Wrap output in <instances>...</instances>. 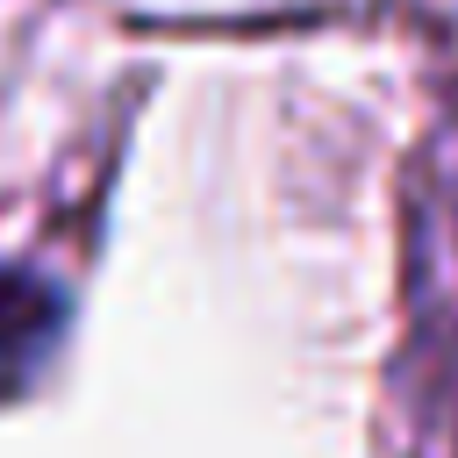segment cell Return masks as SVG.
<instances>
[{
    "label": "cell",
    "instance_id": "1",
    "mask_svg": "<svg viewBox=\"0 0 458 458\" xmlns=\"http://www.w3.org/2000/svg\"><path fill=\"white\" fill-rule=\"evenodd\" d=\"M57 336H64V293L29 265H0V386L36 379Z\"/></svg>",
    "mask_w": 458,
    "mask_h": 458
}]
</instances>
